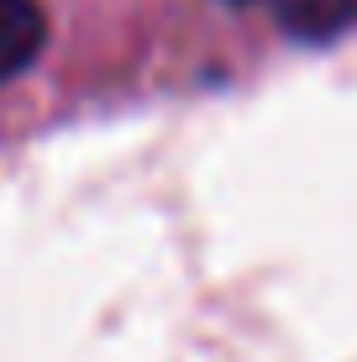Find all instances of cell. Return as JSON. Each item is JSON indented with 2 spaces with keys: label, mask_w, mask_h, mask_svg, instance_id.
I'll list each match as a JSON object with an SVG mask.
<instances>
[{
  "label": "cell",
  "mask_w": 357,
  "mask_h": 362,
  "mask_svg": "<svg viewBox=\"0 0 357 362\" xmlns=\"http://www.w3.org/2000/svg\"><path fill=\"white\" fill-rule=\"evenodd\" d=\"M47 42V11L37 0H0V79L37 64Z\"/></svg>",
  "instance_id": "6da1fadb"
},
{
  "label": "cell",
  "mask_w": 357,
  "mask_h": 362,
  "mask_svg": "<svg viewBox=\"0 0 357 362\" xmlns=\"http://www.w3.org/2000/svg\"><path fill=\"white\" fill-rule=\"evenodd\" d=\"M279 21L300 42H331L357 21V0H274Z\"/></svg>",
  "instance_id": "7a4b0ae2"
}]
</instances>
